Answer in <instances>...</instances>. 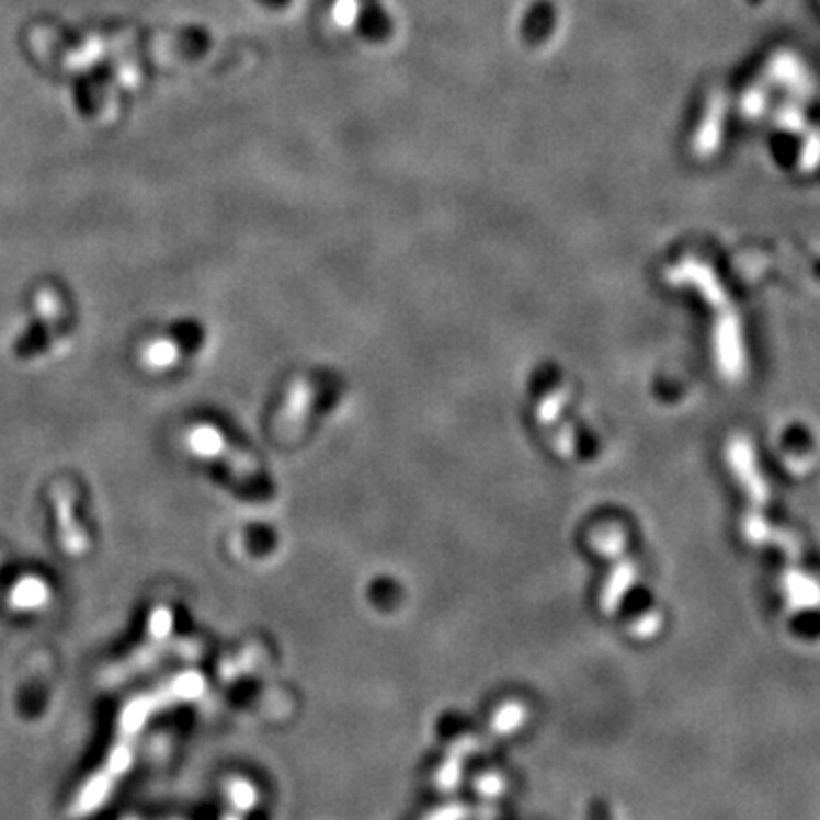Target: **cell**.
<instances>
[{
    "label": "cell",
    "mask_w": 820,
    "mask_h": 820,
    "mask_svg": "<svg viewBox=\"0 0 820 820\" xmlns=\"http://www.w3.org/2000/svg\"><path fill=\"white\" fill-rule=\"evenodd\" d=\"M556 25V10L551 3H547V0H538V3H534L529 10H526L524 14V21H522V37L526 44L532 46H540L543 42L549 39L551 31Z\"/></svg>",
    "instance_id": "1"
},
{
    "label": "cell",
    "mask_w": 820,
    "mask_h": 820,
    "mask_svg": "<svg viewBox=\"0 0 820 820\" xmlns=\"http://www.w3.org/2000/svg\"><path fill=\"white\" fill-rule=\"evenodd\" d=\"M358 27H361V35L365 39L384 42L392 33V21L386 14V10H380L378 5H369L367 10H363V14L358 19Z\"/></svg>",
    "instance_id": "2"
},
{
    "label": "cell",
    "mask_w": 820,
    "mask_h": 820,
    "mask_svg": "<svg viewBox=\"0 0 820 820\" xmlns=\"http://www.w3.org/2000/svg\"><path fill=\"white\" fill-rule=\"evenodd\" d=\"M771 153H773V158L777 160L779 167H784V169L796 167V162L800 158V141L794 133H786V130L777 133L771 139Z\"/></svg>",
    "instance_id": "3"
}]
</instances>
